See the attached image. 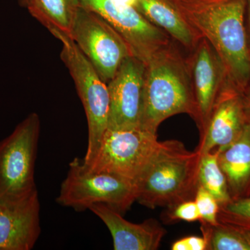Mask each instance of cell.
I'll return each instance as SVG.
<instances>
[{
	"instance_id": "cell-26",
	"label": "cell",
	"mask_w": 250,
	"mask_h": 250,
	"mask_svg": "<svg viewBox=\"0 0 250 250\" xmlns=\"http://www.w3.org/2000/svg\"><path fill=\"white\" fill-rule=\"evenodd\" d=\"M117 1H120V2L123 3V4L128 5V6H133L136 9L138 3H139V0H117Z\"/></svg>"
},
{
	"instance_id": "cell-21",
	"label": "cell",
	"mask_w": 250,
	"mask_h": 250,
	"mask_svg": "<svg viewBox=\"0 0 250 250\" xmlns=\"http://www.w3.org/2000/svg\"><path fill=\"white\" fill-rule=\"evenodd\" d=\"M201 220L200 223L215 226L218 225L220 204L209 192L202 187H197L194 197Z\"/></svg>"
},
{
	"instance_id": "cell-10",
	"label": "cell",
	"mask_w": 250,
	"mask_h": 250,
	"mask_svg": "<svg viewBox=\"0 0 250 250\" xmlns=\"http://www.w3.org/2000/svg\"><path fill=\"white\" fill-rule=\"evenodd\" d=\"M145 63L134 56L125 59L108 82V129L140 128L144 88Z\"/></svg>"
},
{
	"instance_id": "cell-5",
	"label": "cell",
	"mask_w": 250,
	"mask_h": 250,
	"mask_svg": "<svg viewBox=\"0 0 250 250\" xmlns=\"http://www.w3.org/2000/svg\"><path fill=\"white\" fill-rule=\"evenodd\" d=\"M136 199V182L107 172H89L76 158L70 164L57 202L76 210L88 209L95 204H104L123 213Z\"/></svg>"
},
{
	"instance_id": "cell-12",
	"label": "cell",
	"mask_w": 250,
	"mask_h": 250,
	"mask_svg": "<svg viewBox=\"0 0 250 250\" xmlns=\"http://www.w3.org/2000/svg\"><path fill=\"white\" fill-rule=\"evenodd\" d=\"M37 188L24 196L0 198V250H30L41 233Z\"/></svg>"
},
{
	"instance_id": "cell-20",
	"label": "cell",
	"mask_w": 250,
	"mask_h": 250,
	"mask_svg": "<svg viewBox=\"0 0 250 250\" xmlns=\"http://www.w3.org/2000/svg\"><path fill=\"white\" fill-rule=\"evenodd\" d=\"M218 221L250 231V196L220 206Z\"/></svg>"
},
{
	"instance_id": "cell-18",
	"label": "cell",
	"mask_w": 250,
	"mask_h": 250,
	"mask_svg": "<svg viewBox=\"0 0 250 250\" xmlns=\"http://www.w3.org/2000/svg\"><path fill=\"white\" fill-rule=\"evenodd\" d=\"M201 230L207 250H250V230L220 222L215 226L202 223Z\"/></svg>"
},
{
	"instance_id": "cell-24",
	"label": "cell",
	"mask_w": 250,
	"mask_h": 250,
	"mask_svg": "<svg viewBox=\"0 0 250 250\" xmlns=\"http://www.w3.org/2000/svg\"><path fill=\"white\" fill-rule=\"evenodd\" d=\"M243 100L245 107L247 111L250 113V82L246 91L243 94Z\"/></svg>"
},
{
	"instance_id": "cell-1",
	"label": "cell",
	"mask_w": 250,
	"mask_h": 250,
	"mask_svg": "<svg viewBox=\"0 0 250 250\" xmlns=\"http://www.w3.org/2000/svg\"><path fill=\"white\" fill-rule=\"evenodd\" d=\"M223 62L228 82L243 95L250 82L248 0H169Z\"/></svg>"
},
{
	"instance_id": "cell-11",
	"label": "cell",
	"mask_w": 250,
	"mask_h": 250,
	"mask_svg": "<svg viewBox=\"0 0 250 250\" xmlns=\"http://www.w3.org/2000/svg\"><path fill=\"white\" fill-rule=\"evenodd\" d=\"M198 120L200 136L205 132L219 95L228 82L223 62L213 47L201 38L187 57Z\"/></svg>"
},
{
	"instance_id": "cell-7",
	"label": "cell",
	"mask_w": 250,
	"mask_h": 250,
	"mask_svg": "<svg viewBox=\"0 0 250 250\" xmlns=\"http://www.w3.org/2000/svg\"><path fill=\"white\" fill-rule=\"evenodd\" d=\"M40 130L39 115L31 113L0 141V198L24 196L36 189L34 171Z\"/></svg>"
},
{
	"instance_id": "cell-13",
	"label": "cell",
	"mask_w": 250,
	"mask_h": 250,
	"mask_svg": "<svg viewBox=\"0 0 250 250\" xmlns=\"http://www.w3.org/2000/svg\"><path fill=\"white\" fill-rule=\"evenodd\" d=\"M248 112L243 95L227 82L219 95L196 151L201 154L228 147L241 134Z\"/></svg>"
},
{
	"instance_id": "cell-16",
	"label": "cell",
	"mask_w": 250,
	"mask_h": 250,
	"mask_svg": "<svg viewBox=\"0 0 250 250\" xmlns=\"http://www.w3.org/2000/svg\"><path fill=\"white\" fill-rule=\"evenodd\" d=\"M136 9L188 52L201 39L169 0H139Z\"/></svg>"
},
{
	"instance_id": "cell-2",
	"label": "cell",
	"mask_w": 250,
	"mask_h": 250,
	"mask_svg": "<svg viewBox=\"0 0 250 250\" xmlns=\"http://www.w3.org/2000/svg\"><path fill=\"white\" fill-rule=\"evenodd\" d=\"M181 113L198 120L187 57L172 40L145 64L140 129L156 134L163 122Z\"/></svg>"
},
{
	"instance_id": "cell-22",
	"label": "cell",
	"mask_w": 250,
	"mask_h": 250,
	"mask_svg": "<svg viewBox=\"0 0 250 250\" xmlns=\"http://www.w3.org/2000/svg\"><path fill=\"white\" fill-rule=\"evenodd\" d=\"M166 220L167 221H182L192 223L200 221L201 217L195 200H188L180 202L173 207L168 208L166 213Z\"/></svg>"
},
{
	"instance_id": "cell-15",
	"label": "cell",
	"mask_w": 250,
	"mask_h": 250,
	"mask_svg": "<svg viewBox=\"0 0 250 250\" xmlns=\"http://www.w3.org/2000/svg\"><path fill=\"white\" fill-rule=\"evenodd\" d=\"M231 201L250 196V113L243 131L228 147L217 149Z\"/></svg>"
},
{
	"instance_id": "cell-6",
	"label": "cell",
	"mask_w": 250,
	"mask_h": 250,
	"mask_svg": "<svg viewBox=\"0 0 250 250\" xmlns=\"http://www.w3.org/2000/svg\"><path fill=\"white\" fill-rule=\"evenodd\" d=\"M61 59L68 69L84 108L88 123V146L83 162L89 161L108 127L110 97L108 85L70 37L60 40Z\"/></svg>"
},
{
	"instance_id": "cell-17",
	"label": "cell",
	"mask_w": 250,
	"mask_h": 250,
	"mask_svg": "<svg viewBox=\"0 0 250 250\" xmlns=\"http://www.w3.org/2000/svg\"><path fill=\"white\" fill-rule=\"evenodd\" d=\"M78 0H31L27 7L31 16L57 39L70 37Z\"/></svg>"
},
{
	"instance_id": "cell-19",
	"label": "cell",
	"mask_w": 250,
	"mask_h": 250,
	"mask_svg": "<svg viewBox=\"0 0 250 250\" xmlns=\"http://www.w3.org/2000/svg\"><path fill=\"white\" fill-rule=\"evenodd\" d=\"M198 187H202L209 192L220 206L231 201L226 177L219 164L216 150L201 154L198 170Z\"/></svg>"
},
{
	"instance_id": "cell-3",
	"label": "cell",
	"mask_w": 250,
	"mask_h": 250,
	"mask_svg": "<svg viewBox=\"0 0 250 250\" xmlns=\"http://www.w3.org/2000/svg\"><path fill=\"white\" fill-rule=\"evenodd\" d=\"M201 154L188 150L176 140L163 142L147 168L136 181V202L154 209L193 200L198 187Z\"/></svg>"
},
{
	"instance_id": "cell-4",
	"label": "cell",
	"mask_w": 250,
	"mask_h": 250,
	"mask_svg": "<svg viewBox=\"0 0 250 250\" xmlns=\"http://www.w3.org/2000/svg\"><path fill=\"white\" fill-rule=\"evenodd\" d=\"M157 135L138 128L106 130L85 170L107 172L136 182L162 146Z\"/></svg>"
},
{
	"instance_id": "cell-25",
	"label": "cell",
	"mask_w": 250,
	"mask_h": 250,
	"mask_svg": "<svg viewBox=\"0 0 250 250\" xmlns=\"http://www.w3.org/2000/svg\"><path fill=\"white\" fill-rule=\"evenodd\" d=\"M247 21H246V28L247 32H248V41H249V44L250 47V0H248V4H247Z\"/></svg>"
},
{
	"instance_id": "cell-27",
	"label": "cell",
	"mask_w": 250,
	"mask_h": 250,
	"mask_svg": "<svg viewBox=\"0 0 250 250\" xmlns=\"http://www.w3.org/2000/svg\"><path fill=\"white\" fill-rule=\"evenodd\" d=\"M19 1L20 2H21V5H22L23 6H24V7L27 8V9L31 2V0H19Z\"/></svg>"
},
{
	"instance_id": "cell-9",
	"label": "cell",
	"mask_w": 250,
	"mask_h": 250,
	"mask_svg": "<svg viewBox=\"0 0 250 250\" xmlns=\"http://www.w3.org/2000/svg\"><path fill=\"white\" fill-rule=\"evenodd\" d=\"M80 6L100 15L129 45L131 54L145 64L172 39L135 7L117 0H78Z\"/></svg>"
},
{
	"instance_id": "cell-8",
	"label": "cell",
	"mask_w": 250,
	"mask_h": 250,
	"mask_svg": "<svg viewBox=\"0 0 250 250\" xmlns=\"http://www.w3.org/2000/svg\"><path fill=\"white\" fill-rule=\"evenodd\" d=\"M70 36L106 83L123 61L133 56L129 45L116 29L100 15L80 5Z\"/></svg>"
},
{
	"instance_id": "cell-14",
	"label": "cell",
	"mask_w": 250,
	"mask_h": 250,
	"mask_svg": "<svg viewBox=\"0 0 250 250\" xmlns=\"http://www.w3.org/2000/svg\"><path fill=\"white\" fill-rule=\"evenodd\" d=\"M88 210L107 227L115 250H156L166 233L165 229L155 219L132 223L125 220L118 210L104 204H95Z\"/></svg>"
},
{
	"instance_id": "cell-23",
	"label": "cell",
	"mask_w": 250,
	"mask_h": 250,
	"mask_svg": "<svg viewBox=\"0 0 250 250\" xmlns=\"http://www.w3.org/2000/svg\"><path fill=\"white\" fill-rule=\"evenodd\" d=\"M188 250H207L208 242L205 236H188L184 238Z\"/></svg>"
}]
</instances>
